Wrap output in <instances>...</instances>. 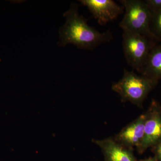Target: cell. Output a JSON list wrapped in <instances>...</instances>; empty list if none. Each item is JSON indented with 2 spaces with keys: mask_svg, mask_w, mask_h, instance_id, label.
<instances>
[{
  "mask_svg": "<svg viewBox=\"0 0 161 161\" xmlns=\"http://www.w3.org/2000/svg\"><path fill=\"white\" fill-rule=\"evenodd\" d=\"M145 2L151 14L161 11V0H146Z\"/></svg>",
  "mask_w": 161,
  "mask_h": 161,
  "instance_id": "cell-11",
  "label": "cell"
},
{
  "mask_svg": "<svg viewBox=\"0 0 161 161\" xmlns=\"http://www.w3.org/2000/svg\"><path fill=\"white\" fill-rule=\"evenodd\" d=\"M146 117V113L139 116L121 131L115 140L128 148L136 147L137 149L143 139Z\"/></svg>",
  "mask_w": 161,
  "mask_h": 161,
  "instance_id": "cell-7",
  "label": "cell"
},
{
  "mask_svg": "<svg viewBox=\"0 0 161 161\" xmlns=\"http://www.w3.org/2000/svg\"><path fill=\"white\" fill-rule=\"evenodd\" d=\"M157 83V80L142 75L139 76L133 71L125 69L122 78L113 84L112 88L120 96L122 101L130 102L141 107Z\"/></svg>",
  "mask_w": 161,
  "mask_h": 161,
  "instance_id": "cell-2",
  "label": "cell"
},
{
  "mask_svg": "<svg viewBox=\"0 0 161 161\" xmlns=\"http://www.w3.org/2000/svg\"><path fill=\"white\" fill-rule=\"evenodd\" d=\"M93 142L100 147L107 161H136L129 148L114 139L96 140Z\"/></svg>",
  "mask_w": 161,
  "mask_h": 161,
  "instance_id": "cell-8",
  "label": "cell"
},
{
  "mask_svg": "<svg viewBox=\"0 0 161 161\" xmlns=\"http://www.w3.org/2000/svg\"><path fill=\"white\" fill-rule=\"evenodd\" d=\"M150 28L153 34L158 41H161V11L152 14Z\"/></svg>",
  "mask_w": 161,
  "mask_h": 161,
  "instance_id": "cell-10",
  "label": "cell"
},
{
  "mask_svg": "<svg viewBox=\"0 0 161 161\" xmlns=\"http://www.w3.org/2000/svg\"><path fill=\"white\" fill-rule=\"evenodd\" d=\"M141 161H157L155 158H149L143 160Z\"/></svg>",
  "mask_w": 161,
  "mask_h": 161,
  "instance_id": "cell-13",
  "label": "cell"
},
{
  "mask_svg": "<svg viewBox=\"0 0 161 161\" xmlns=\"http://www.w3.org/2000/svg\"><path fill=\"white\" fill-rule=\"evenodd\" d=\"M64 16L66 22L59 31L60 46L72 43L80 49L93 50L113 38L110 31L100 32L89 26L86 19L78 13L75 3L72 4Z\"/></svg>",
  "mask_w": 161,
  "mask_h": 161,
  "instance_id": "cell-1",
  "label": "cell"
},
{
  "mask_svg": "<svg viewBox=\"0 0 161 161\" xmlns=\"http://www.w3.org/2000/svg\"><path fill=\"white\" fill-rule=\"evenodd\" d=\"M123 31L122 46L126 60L133 69L141 73L155 41L142 35Z\"/></svg>",
  "mask_w": 161,
  "mask_h": 161,
  "instance_id": "cell-4",
  "label": "cell"
},
{
  "mask_svg": "<svg viewBox=\"0 0 161 161\" xmlns=\"http://www.w3.org/2000/svg\"><path fill=\"white\" fill-rule=\"evenodd\" d=\"M145 113L143 139L137 149L140 153L161 142V107L155 101H153L150 108Z\"/></svg>",
  "mask_w": 161,
  "mask_h": 161,
  "instance_id": "cell-5",
  "label": "cell"
},
{
  "mask_svg": "<svg viewBox=\"0 0 161 161\" xmlns=\"http://www.w3.org/2000/svg\"><path fill=\"white\" fill-rule=\"evenodd\" d=\"M155 159L156 160L161 161V142L153 147Z\"/></svg>",
  "mask_w": 161,
  "mask_h": 161,
  "instance_id": "cell-12",
  "label": "cell"
},
{
  "mask_svg": "<svg viewBox=\"0 0 161 161\" xmlns=\"http://www.w3.org/2000/svg\"><path fill=\"white\" fill-rule=\"evenodd\" d=\"M140 73L157 81L161 79V45L153 47Z\"/></svg>",
  "mask_w": 161,
  "mask_h": 161,
  "instance_id": "cell-9",
  "label": "cell"
},
{
  "mask_svg": "<svg viewBox=\"0 0 161 161\" xmlns=\"http://www.w3.org/2000/svg\"><path fill=\"white\" fill-rule=\"evenodd\" d=\"M119 2L125 9L124 17L119 23L120 28L158 42L150 30L152 14L145 1L122 0Z\"/></svg>",
  "mask_w": 161,
  "mask_h": 161,
  "instance_id": "cell-3",
  "label": "cell"
},
{
  "mask_svg": "<svg viewBox=\"0 0 161 161\" xmlns=\"http://www.w3.org/2000/svg\"><path fill=\"white\" fill-rule=\"evenodd\" d=\"M80 2L88 8L101 25L116 19L124 12L123 6L112 0H81Z\"/></svg>",
  "mask_w": 161,
  "mask_h": 161,
  "instance_id": "cell-6",
  "label": "cell"
}]
</instances>
